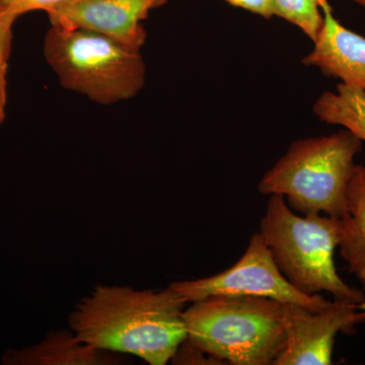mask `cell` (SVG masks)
<instances>
[{
  "label": "cell",
  "mask_w": 365,
  "mask_h": 365,
  "mask_svg": "<svg viewBox=\"0 0 365 365\" xmlns=\"http://www.w3.org/2000/svg\"><path fill=\"white\" fill-rule=\"evenodd\" d=\"M186 304L170 287L155 292L97 285L69 314V328L93 347L165 365L187 338Z\"/></svg>",
  "instance_id": "cell-1"
},
{
  "label": "cell",
  "mask_w": 365,
  "mask_h": 365,
  "mask_svg": "<svg viewBox=\"0 0 365 365\" xmlns=\"http://www.w3.org/2000/svg\"><path fill=\"white\" fill-rule=\"evenodd\" d=\"M182 318L186 339L225 364L271 365L284 346V304L267 297L212 295Z\"/></svg>",
  "instance_id": "cell-2"
},
{
  "label": "cell",
  "mask_w": 365,
  "mask_h": 365,
  "mask_svg": "<svg viewBox=\"0 0 365 365\" xmlns=\"http://www.w3.org/2000/svg\"><path fill=\"white\" fill-rule=\"evenodd\" d=\"M259 232L281 273L299 292L307 295L326 292L336 300L365 304L364 292L348 285L336 269L340 218L295 215L284 197L273 194Z\"/></svg>",
  "instance_id": "cell-3"
},
{
  "label": "cell",
  "mask_w": 365,
  "mask_h": 365,
  "mask_svg": "<svg viewBox=\"0 0 365 365\" xmlns=\"http://www.w3.org/2000/svg\"><path fill=\"white\" fill-rule=\"evenodd\" d=\"M362 141L343 128L330 135L294 141L258 184L263 195L287 197L302 215L340 218L347 212V193Z\"/></svg>",
  "instance_id": "cell-4"
},
{
  "label": "cell",
  "mask_w": 365,
  "mask_h": 365,
  "mask_svg": "<svg viewBox=\"0 0 365 365\" xmlns=\"http://www.w3.org/2000/svg\"><path fill=\"white\" fill-rule=\"evenodd\" d=\"M44 55L64 88L98 104L134 98L145 83L140 50L93 31L51 25Z\"/></svg>",
  "instance_id": "cell-5"
},
{
  "label": "cell",
  "mask_w": 365,
  "mask_h": 365,
  "mask_svg": "<svg viewBox=\"0 0 365 365\" xmlns=\"http://www.w3.org/2000/svg\"><path fill=\"white\" fill-rule=\"evenodd\" d=\"M170 287L187 304L218 294L267 297L318 312L330 304L322 295L299 292L281 273L260 232H255L246 252L232 267L209 277L177 281Z\"/></svg>",
  "instance_id": "cell-6"
},
{
  "label": "cell",
  "mask_w": 365,
  "mask_h": 365,
  "mask_svg": "<svg viewBox=\"0 0 365 365\" xmlns=\"http://www.w3.org/2000/svg\"><path fill=\"white\" fill-rule=\"evenodd\" d=\"M285 342L274 365H330L338 334H351L365 323V304L334 299L312 312L284 304Z\"/></svg>",
  "instance_id": "cell-7"
},
{
  "label": "cell",
  "mask_w": 365,
  "mask_h": 365,
  "mask_svg": "<svg viewBox=\"0 0 365 365\" xmlns=\"http://www.w3.org/2000/svg\"><path fill=\"white\" fill-rule=\"evenodd\" d=\"M168 0H64L46 11L51 25L102 34L140 50L146 41L141 21Z\"/></svg>",
  "instance_id": "cell-8"
},
{
  "label": "cell",
  "mask_w": 365,
  "mask_h": 365,
  "mask_svg": "<svg viewBox=\"0 0 365 365\" xmlns=\"http://www.w3.org/2000/svg\"><path fill=\"white\" fill-rule=\"evenodd\" d=\"M323 25L314 41L313 51L302 63L317 67L327 78L365 91V38L348 30L334 16L328 0H319Z\"/></svg>",
  "instance_id": "cell-9"
},
{
  "label": "cell",
  "mask_w": 365,
  "mask_h": 365,
  "mask_svg": "<svg viewBox=\"0 0 365 365\" xmlns=\"http://www.w3.org/2000/svg\"><path fill=\"white\" fill-rule=\"evenodd\" d=\"M130 361L128 355L86 344L71 330H53L39 344L6 352L4 359L6 364L30 365H115Z\"/></svg>",
  "instance_id": "cell-10"
},
{
  "label": "cell",
  "mask_w": 365,
  "mask_h": 365,
  "mask_svg": "<svg viewBox=\"0 0 365 365\" xmlns=\"http://www.w3.org/2000/svg\"><path fill=\"white\" fill-rule=\"evenodd\" d=\"M347 200V212L340 217L338 248L348 270L365 289V165H355Z\"/></svg>",
  "instance_id": "cell-11"
},
{
  "label": "cell",
  "mask_w": 365,
  "mask_h": 365,
  "mask_svg": "<svg viewBox=\"0 0 365 365\" xmlns=\"http://www.w3.org/2000/svg\"><path fill=\"white\" fill-rule=\"evenodd\" d=\"M314 115L330 125H339L365 141V91L339 83L316 101Z\"/></svg>",
  "instance_id": "cell-12"
},
{
  "label": "cell",
  "mask_w": 365,
  "mask_h": 365,
  "mask_svg": "<svg viewBox=\"0 0 365 365\" xmlns=\"http://www.w3.org/2000/svg\"><path fill=\"white\" fill-rule=\"evenodd\" d=\"M275 16L297 26L313 42L324 20L319 0H275Z\"/></svg>",
  "instance_id": "cell-13"
},
{
  "label": "cell",
  "mask_w": 365,
  "mask_h": 365,
  "mask_svg": "<svg viewBox=\"0 0 365 365\" xmlns=\"http://www.w3.org/2000/svg\"><path fill=\"white\" fill-rule=\"evenodd\" d=\"M170 362L173 364H187V365H200V364H225L222 360L211 356L207 353L204 352L200 348L192 344L188 340L185 339L173 355Z\"/></svg>",
  "instance_id": "cell-14"
},
{
  "label": "cell",
  "mask_w": 365,
  "mask_h": 365,
  "mask_svg": "<svg viewBox=\"0 0 365 365\" xmlns=\"http://www.w3.org/2000/svg\"><path fill=\"white\" fill-rule=\"evenodd\" d=\"M64 0H0V9L21 16V14L34 11H49Z\"/></svg>",
  "instance_id": "cell-15"
},
{
  "label": "cell",
  "mask_w": 365,
  "mask_h": 365,
  "mask_svg": "<svg viewBox=\"0 0 365 365\" xmlns=\"http://www.w3.org/2000/svg\"><path fill=\"white\" fill-rule=\"evenodd\" d=\"M18 16L0 9V64L9 62L13 42V26Z\"/></svg>",
  "instance_id": "cell-16"
},
{
  "label": "cell",
  "mask_w": 365,
  "mask_h": 365,
  "mask_svg": "<svg viewBox=\"0 0 365 365\" xmlns=\"http://www.w3.org/2000/svg\"><path fill=\"white\" fill-rule=\"evenodd\" d=\"M232 6L248 11L250 13L270 20L275 16V0H225Z\"/></svg>",
  "instance_id": "cell-17"
},
{
  "label": "cell",
  "mask_w": 365,
  "mask_h": 365,
  "mask_svg": "<svg viewBox=\"0 0 365 365\" xmlns=\"http://www.w3.org/2000/svg\"><path fill=\"white\" fill-rule=\"evenodd\" d=\"M7 67L9 64H0V125L6 118L7 102Z\"/></svg>",
  "instance_id": "cell-18"
},
{
  "label": "cell",
  "mask_w": 365,
  "mask_h": 365,
  "mask_svg": "<svg viewBox=\"0 0 365 365\" xmlns=\"http://www.w3.org/2000/svg\"><path fill=\"white\" fill-rule=\"evenodd\" d=\"M350 1L355 2V4H359L360 6L365 9V0H350Z\"/></svg>",
  "instance_id": "cell-19"
}]
</instances>
